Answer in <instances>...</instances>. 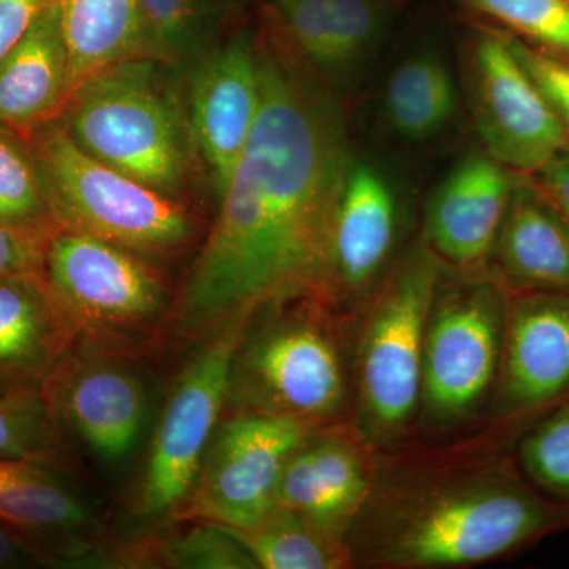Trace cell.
Listing matches in <instances>:
<instances>
[{"label": "cell", "instance_id": "e575fe53", "mask_svg": "<svg viewBox=\"0 0 569 569\" xmlns=\"http://www.w3.org/2000/svg\"><path fill=\"white\" fill-rule=\"evenodd\" d=\"M539 189L559 209L569 224V148L537 171Z\"/></svg>", "mask_w": 569, "mask_h": 569}, {"label": "cell", "instance_id": "ba28073f", "mask_svg": "<svg viewBox=\"0 0 569 569\" xmlns=\"http://www.w3.org/2000/svg\"><path fill=\"white\" fill-rule=\"evenodd\" d=\"M508 288L493 277L440 279L427 318L418 422L451 429L492 400L503 353Z\"/></svg>", "mask_w": 569, "mask_h": 569}, {"label": "cell", "instance_id": "7402d4cb", "mask_svg": "<svg viewBox=\"0 0 569 569\" xmlns=\"http://www.w3.org/2000/svg\"><path fill=\"white\" fill-rule=\"evenodd\" d=\"M69 52L70 96L112 63L144 56L138 0H58Z\"/></svg>", "mask_w": 569, "mask_h": 569}, {"label": "cell", "instance_id": "8fae6325", "mask_svg": "<svg viewBox=\"0 0 569 569\" xmlns=\"http://www.w3.org/2000/svg\"><path fill=\"white\" fill-rule=\"evenodd\" d=\"M44 396L58 425L107 463L129 459L148 429V385L127 355L78 339Z\"/></svg>", "mask_w": 569, "mask_h": 569}, {"label": "cell", "instance_id": "44dd1931", "mask_svg": "<svg viewBox=\"0 0 569 569\" xmlns=\"http://www.w3.org/2000/svg\"><path fill=\"white\" fill-rule=\"evenodd\" d=\"M488 261L512 290L569 291V224L537 183L516 178Z\"/></svg>", "mask_w": 569, "mask_h": 569}, {"label": "cell", "instance_id": "d6a6232c", "mask_svg": "<svg viewBox=\"0 0 569 569\" xmlns=\"http://www.w3.org/2000/svg\"><path fill=\"white\" fill-rule=\"evenodd\" d=\"M47 241L0 223V277L43 274Z\"/></svg>", "mask_w": 569, "mask_h": 569}, {"label": "cell", "instance_id": "d6986e66", "mask_svg": "<svg viewBox=\"0 0 569 569\" xmlns=\"http://www.w3.org/2000/svg\"><path fill=\"white\" fill-rule=\"evenodd\" d=\"M77 340L43 274L0 277V396L44 391Z\"/></svg>", "mask_w": 569, "mask_h": 569}, {"label": "cell", "instance_id": "52a82bcc", "mask_svg": "<svg viewBox=\"0 0 569 569\" xmlns=\"http://www.w3.org/2000/svg\"><path fill=\"white\" fill-rule=\"evenodd\" d=\"M43 279L78 339L118 353L148 342L171 310L163 280L141 254L78 231L51 236Z\"/></svg>", "mask_w": 569, "mask_h": 569}, {"label": "cell", "instance_id": "4316f807", "mask_svg": "<svg viewBox=\"0 0 569 569\" xmlns=\"http://www.w3.org/2000/svg\"><path fill=\"white\" fill-rule=\"evenodd\" d=\"M0 223L41 241L59 230L44 200L28 141L0 127Z\"/></svg>", "mask_w": 569, "mask_h": 569}, {"label": "cell", "instance_id": "5bb4252c", "mask_svg": "<svg viewBox=\"0 0 569 569\" xmlns=\"http://www.w3.org/2000/svg\"><path fill=\"white\" fill-rule=\"evenodd\" d=\"M569 399V291L508 290L503 353L492 413L535 422Z\"/></svg>", "mask_w": 569, "mask_h": 569}, {"label": "cell", "instance_id": "ac0fdd59", "mask_svg": "<svg viewBox=\"0 0 569 569\" xmlns=\"http://www.w3.org/2000/svg\"><path fill=\"white\" fill-rule=\"evenodd\" d=\"M515 181L516 176L490 156L463 159L427 209L430 250L467 272L488 263Z\"/></svg>", "mask_w": 569, "mask_h": 569}, {"label": "cell", "instance_id": "5b68a950", "mask_svg": "<svg viewBox=\"0 0 569 569\" xmlns=\"http://www.w3.org/2000/svg\"><path fill=\"white\" fill-rule=\"evenodd\" d=\"M440 258L411 250L367 302L355 342L353 426L376 451L399 445L418 422L427 318Z\"/></svg>", "mask_w": 569, "mask_h": 569}, {"label": "cell", "instance_id": "277c9868", "mask_svg": "<svg viewBox=\"0 0 569 569\" xmlns=\"http://www.w3.org/2000/svg\"><path fill=\"white\" fill-rule=\"evenodd\" d=\"M335 306L305 296L261 307L236 348L227 403L329 425L346 410L350 370Z\"/></svg>", "mask_w": 569, "mask_h": 569}, {"label": "cell", "instance_id": "7c38bea8", "mask_svg": "<svg viewBox=\"0 0 569 569\" xmlns=\"http://www.w3.org/2000/svg\"><path fill=\"white\" fill-rule=\"evenodd\" d=\"M475 123L488 156L508 170L537 173L569 148V129L518 62L505 32H481L471 47Z\"/></svg>", "mask_w": 569, "mask_h": 569}, {"label": "cell", "instance_id": "6da1fadb", "mask_svg": "<svg viewBox=\"0 0 569 569\" xmlns=\"http://www.w3.org/2000/svg\"><path fill=\"white\" fill-rule=\"evenodd\" d=\"M258 71L253 132L173 309L187 340L204 342L276 302L328 299L332 223L355 159L346 112L269 37L258 40Z\"/></svg>", "mask_w": 569, "mask_h": 569}, {"label": "cell", "instance_id": "9c48e42d", "mask_svg": "<svg viewBox=\"0 0 569 569\" xmlns=\"http://www.w3.org/2000/svg\"><path fill=\"white\" fill-rule=\"evenodd\" d=\"M318 427L305 419L238 411L217 426L192 489L174 518L228 529L257 526L276 507L288 459Z\"/></svg>", "mask_w": 569, "mask_h": 569}, {"label": "cell", "instance_id": "cb8c5ba5", "mask_svg": "<svg viewBox=\"0 0 569 569\" xmlns=\"http://www.w3.org/2000/svg\"><path fill=\"white\" fill-rule=\"evenodd\" d=\"M456 110L455 78L437 52H415L389 74L383 96L385 119L403 140L437 137L452 121Z\"/></svg>", "mask_w": 569, "mask_h": 569}, {"label": "cell", "instance_id": "f1b7e54d", "mask_svg": "<svg viewBox=\"0 0 569 569\" xmlns=\"http://www.w3.org/2000/svg\"><path fill=\"white\" fill-rule=\"evenodd\" d=\"M63 432L44 391L0 396V458L54 468L66 463Z\"/></svg>", "mask_w": 569, "mask_h": 569}, {"label": "cell", "instance_id": "2e32d148", "mask_svg": "<svg viewBox=\"0 0 569 569\" xmlns=\"http://www.w3.org/2000/svg\"><path fill=\"white\" fill-rule=\"evenodd\" d=\"M392 0H266L269 39L326 84L353 78L376 54Z\"/></svg>", "mask_w": 569, "mask_h": 569}, {"label": "cell", "instance_id": "f546056e", "mask_svg": "<svg viewBox=\"0 0 569 569\" xmlns=\"http://www.w3.org/2000/svg\"><path fill=\"white\" fill-rule=\"evenodd\" d=\"M519 443L518 466L569 516V399L542 415Z\"/></svg>", "mask_w": 569, "mask_h": 569}, {"label": "cell", "instance_id": "4dcf8cb0", "mask_svg": "<svg viewBox=\"0 0 569 569\" xmlns=\"http://www.w3.org/2000/svg\"><path fill=\"white\" fill-rule=\"evenodd\" d=\"M520 40L569 61V0H462Z\"/></svg>", "mask_w": 569, "mask_h": 569}, {"label": "cell", "instance_id": "30bf717a", "mask_svg": "<svg viewBox=\"0 0 569 569\" xmlns=\"http://www.w3.org/2000/svg\"><path fill=\"white\" fill-rule=\"evenodd\" d=\"M249 320L228 326L201 342V350L176 380L142 473L138 492V515L142 518L174 516L189 496L227 406L231 361Z\"/></svg>", "mask_w": 569, "mask_h": 569}, {"label": "cell", "instance_id": "8992f818", "mask_svg": "<svg viewBox=\"0 0 569 569\" xmlns=\"http://www.w3.org/2000/svg\"><path fill=\"white\" fill-rule=\"evenodd\" d=\"M59 230L96 236L138 254H168L192 241L186 206L82 151L58 119L24 138Z\"/></svg>", "mask_w": 569, "mask_h": 569}, {"label": "cell", "instance_id": "7a4b0ae2", "mask_svg": "<svg viewBox=\"0 0 569 569\" xmlns=\"http://www.w3.org/2000/svg\"><path fill=\"white\" fill-rule=\"evenodd\" d=\"M380 466L348 531L351 567L470 568L507 559L569 529V516L488 451Z\"/></svg>", "mask_w": 569, "mask_h": 569}, {"label": "cell", "instance_id": "603a6c76", "mask_svg": "<svg viewBox=\"0 0 569 569\" xmlns=\"http://www.w3.org/2000/svg\"><path fill=\"white\" fill-rule=\"evenodd\" d=\"M59 475V468L0 458V522L50 533L93 529L96 511Z\"/></svg>", "mask_w": 569, "mask_h": 569}, {"label": "cell", "instance_id": "83f0119b", "mask_svg": "<svg viewBox=\"0 0 569 569\" xmlns=\"http://www.w3.org/2000/svg\"><path fill=\"white\" fill-rule=\"evenodd\" d=\"M119 563L179 569H258L244 546L227 529L203 522L168 541L141 542L119 552Z\"/></svg>", "mask_w": 569, "mask_h": 569}, {"label": "cell", "instance_id": "e0dca14e", "mask_svg": "<svg viewBox=\"0 0 569 569\" xmlns=\"http://www.w3.org/2000/svg\"><path fill=\"white\" fill-rule=\"evenodd\" d=\"M399 219L396 193L385 174L353 159L332 223L328 287L332 306L372 293L395 252Z\"/></svg>", "mask_w": 569, "mask_h": 569}, {"label": "cell", "instance_id": "4fadbf2b", "mask_svg": "<svg viewBox=\"0 0 569 569\" xmlns=\"http://www.w3.org/2000/svg\"><path fill=\"white\" fill-rule=\"evenodd\" d=\"M194 156L217 201L233 178L260 111L258 39L242 29L201 56L183 74Z\"/></svg>", "mask_w": 569, "mask_h": 569}, {"label": "cell", "instance_id": "d590c367", "mask_svg": "<svg viewBox=\"0 0 569 569\" xmlns=\"http://www.w3.org/2000/svg\"><path fill=\"white\" fill-rule=\"evenodd\" d=\"M32 561H37L32 550L22 545L7 523L0 522V569L26 567Z\"/></svg>", "mask_w": 569, "mask_h": 569}, {"label": "cell", "instance_id": "3957f363", "mask_svg": "<svg viewBox=\"0 0 569 569\" xmlns=\"http://www.w3.org/2000/svg\"><path fill=\"white\" fill-rule=\"evenodd\" d=\"M176 77L146 56L112 63L81 82L56 119L89 156L176 198L194 156Z\"/></svg>", "mask_w": 569, "mask_h": 569}, {"label": "cell", "instance_id": "9a60e30c", "mask_svg": "<svg viewBox=\"0 0 569 569\" xmlns=\"http://www.w3.org/2000/svg\"><path fill=\"white\" fill-rule=\"evenodd\" d=\"M373 455L376 449L353 425L318 427L288 459L276 507L347 545L348 531L372 489Z\"/></svg>", "mask_w": 569, "mask_h": 569}, {"label": "cell", "instance_id": "ffe728a7", "mask_svg": "<svg viewBox=\"0 0 569 569\" xmlns=\"http://www.w3.org/2000/svg\"><path fill=\"white\" fill-rule=\"evenodd\" d=\"M69 99V52L52 0L0 61V127L28 138L58 118Z\"/></svg>", "mask_w": 569, "mask_h": 569}, {"label": "cell", "instance_id": "d4e9b609", "mask_svg": "<svg viewBox=\"0 0 569 569\" xmlns=\"http://www.w3.org/2000/svg\"><path fill=\"white\" fill-rule=\"evenodd\" d=\"M261 569L351 568L346 542L274 507L250 529H228Z\"/></svg>", "mask_w": 569, "mask_h": 569}, {"label": "cell", "instance_id": "836d02e7", "mask_svg": "<svg viewBox=\"0 0 569 569\" xmlns=\"http://www.w3.org/2000/svg\"><path fill=\"white\" fill-rule=\"evenodd\" d=\"M52 0H0V61Z\"/></svg>", "mask_w": 569, "mask_h": 569}, {"label": "cell", "instance_id": "484cf974", "mask_svg": "<svg viewBox=\"0 0 569 569\" xmlns=\"http://www.w3.org/2000/svg\"><path fill=\"white\" fill-rule=\"evenodd\" d=\"M146 58L181 77L217 43L223 18L211 0H138Z\"/></svg>", "mask_w": 569, "mask_h": 569}, {"label": "cell", "instance_id": "8d00e7d4", "mask_svg": "<svg viewBox=\"0 0 569 569\" xmlns=\"http://www.w3.org/2000/svg\"><path fill=\"white\" fill-rule=\"evenodd\" d=\"M216 10L224 21L239 17L253 2V0H211Z\"/></svg>", "mask_w": 569, "mask_h": 569}, {"label": "cell", "instance_id": "1f68e13d", "mask_svg": "<svg viewBox=\"0 0 569 569\" xmlns=\"http://www.w3.org/2000/svg\"><path fill=\"white\" fill-rule=\"evenodd\" d=\"M512 54L569 129V61L505 32Z\"/></svg>", "mask_w": 569, "mask_h": 569}]
</instances>
